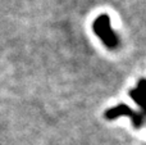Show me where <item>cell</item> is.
Instances as JSON below:
<instances>
[{
    "instance_id": "cell-1",
    "label": "cell",
    "mask_w": 146,
    "mask_h": 145,
    "mask_svg": "<svg viewBox=\"0 0 146 145\" xmlns=\"http://www.w3.org/2000/svg\"><path fill=\"white\" fill-rule=\"evenodd\" d=\"M94 31L108 48L114 49L118 46V37L115 32L111 30L108 15H100L94 22Z\"/></svg>"
},
{
    "instance_id": "cell-2",
    "label": "cell",
    "mask_w": 146,
    "mask_h": 145,
    "mask_svg": "<svg viewBox=\"0 0 146 145\" xmlns=\"http://www.w3.org/2000/svg\"><path fill=\"white\" fill-rule=\"evenodd\" d=\"M131 96L137 104H140L146 112V80H141L136 87L131 91Z\"/></svg>"
}]
</instances>
